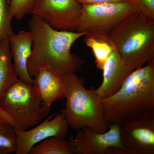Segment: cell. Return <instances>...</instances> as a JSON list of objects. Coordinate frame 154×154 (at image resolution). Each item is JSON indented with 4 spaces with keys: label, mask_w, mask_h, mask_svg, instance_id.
<instances>
[{
    "label": "cell",
    "mask_w": 154,
    "mask_h": 154,
    "mask_svg": "<svg viewBox=\"0 0 154 154\" xmlns=\"http://www.w3.org/2000/svg\"><path fill=\"white\" fill-rule=\"evenodd\" d=\"M102 106L109 125L154 118V59L134 70L115 94L102 98Z\"/></svg>",
    "instance_id": "6da1fadb"
},
{
    "label": "cell",
    "mask_w": 154,
    "mask_h": 154,
    "mask_svg": "<svg viewBox=\"0 0 154 154\" xmlns=\"http://www.w3.org/2000/svg\"><path fill=\"white\" fill-rule=\"evenodd\" d=\"M28 25L32 38L31 54L27 62L31 77L42 66L59 76L80 70L83 62L72 55L70 50L73 42L86 32L57 31L35 15H32Z\"/></svg>",
    "instance_id": "7a4b0ae2"
},
{
    "label": "cell",
    "mask_w": 154,
    "mask_h": 154,
    "mask_svg": "<svg viewBox=\"0 0 154 154\" xmlns=\"http://www.w3.org/2000/svg\"><path fill=\"white\" fill-rule=\"evenodd\" d=\"M123 61L134 70L154 59V20L136 11L107 35Z\"/></svg>",
    "instance_id": "3957f363"
},
{
    "label": "cell",
    "mask_w": 154,
    "mask_h": 154,
    "mask_svg": "<svg viewBox=\"0 0 154 154\" xmlns=\"http://www.w3.org/2000/svg\"><path fill=\"white\" fill-rule=\"evenodd\" d=\"M66 102L61 110L69 126L75 130L86 127L100 133L109 129L104 118L102 98L92 88L86 89L82 81L71 73L61 76Z\"/></svg>",
    "instance_id": "277c9868"
},
{
    "label": "cell",
    "mask_w": 154,
    "mask_h": 154,
    "mask_svg": "<svg viewBox=\"0 0 154 154\" xmlns=\"http://www.w3.org/2000/svg\"><path fill=\"white\" fill-rule=\"evenodd\" d=\"M33 86L18 79L7 90L0 107L11 117L14 128L22 130L34 126L49 113L50 107L43 105Z\"/></svg>",
    "instance_id": "5b68a950"
},
{
    "label": "cell",
    "mask_w": 154,
    "mask_h": 154,
    "mask_svg": "<svg viewBox=\"0 0 154 154\" xmlns=\"http://www.w3.org/2000/svg\"><path fill=\"white\" fill-rule=\"evenodd\" d=\"M83 10L89 29L96 35L108 34L130 15L137 11L133 1L120 3L84 5Z\"/></svg>",
    "instance_id": "8992f818"
},
{
    "label": "cell",
    "mask_w": 154,
    "mask_h": 154,
    "mask_svg": "<svg viewBox=\"0 0 154 154\" xmlns=\"http://www.w3.org/2000/svg\"><path fill=\"white\" fill-rule=\"evenodd\" d=\"M121 127L117 124H111L107 131L100 133L85 127L76 130L75 136L71 134L68 139L78 154H128L121 141Z\"/></svg>",
    "instance_id": "52a82bcc"
},
{
    "label": "cell",
    "mask_w": 154,
    "mask_h": 154,
    "mask_svg": "<svg viewBox=\"0 0 154 154\" xmlns=\"http://www.w3.org/2000/svg\"><path fill=\"white\" fill-rule=\"evenodd\" d=\"M69 127L60 113L50 115L41 123L30 130L14 128L17 140L16 154H29L33 146L50 137L65 138L68 135Z\"/></svg>",
    "instance_id": "ba28073f"
},
{
    "label": "cell",
    "mask_w": 154,
    "mask_h": 154,
    "mask_svg": "<svg viewBox=\"0 0 154 154\" xmlns=\"http://www.w3.org/2000/svg\"><path fill=\"white\" fill-rule=\"evenodd\" d=\"M121 139L128 154L154 153V118L128 123L121 126Z\"/></svg>",
    "instance_id": "9c48e42d"
},
{
    "label": "cell",
    "mask_w": 154,
    "mask_h": 154,
    "mask_svg": "<svg viewBox=\"0 0 154 154\" xmlns=\"http://www.w3.org/2000/svg\"><path fill=\"white\" fill-rule=\"evenodd\" d=\"M102 82L96 93L102 99L110 97L121 88L128 76L135 70L123 61L116 49L110 54L102 69Z\"/></svg>",
    "instance_id": "30bf717a"
},
{
    "label": "cell",
    "mask_w": 154,
    "mask_h": 154,
    "mask_svg": "<svg viewBox=\"0 0 154 154\" xmlns=\"http://www.w3.org/2000/svg\"><path fill=\"white\" fill-rule=\"evenodd\" d=\"M13 59V69L20 80L32 86L33 80L27 69L28 60L32 52V38L31 32L21 31L7 38Z\"/></svg>",
    "instance_id": "8fae6325"
},
{
    "label": "cell",
    "mask_w": 154,
    "mask_h": 154,
    "mask_svg": "<svg viewBox=\"0 0 154 154\" xmlns=\"http://www.w3.org/2000/svg\"><path fill=\"white\" fill-rule=\"evenodd\" d=\"M34 76L33 86L40 96L43 105L50 107L54 101L65 97L61 76L56 75L45 66L39 68Z\"/></svg>",
    "instance_id": "7c38bea8"
},
{
    "label": "cell",
    "mask_w": 154,
    "mask_h": 154,
    "mask_svg": "<svg viewBox=\"0 0 154 154\" xmlns=\"http://www.w3.org/2000/svg\"><path fill=\"white\" fill-rule=\"evenodd\" d=\"M80 7L76 0H36L31 14L49 24L51 23L57 12L76 10Z\"/></svg>",
    "instance_id": "4fadbf2b"
},
{
    "label": "cell",
    "mask_w": 154,
    "mask_h": 154,
    "mask_svg": "<svg viewBox=\"0 0 154 154\" xmlns=\"http://www.w3.org/2000/svg\"><path fill=\"white\" fill-rule=\"evenodd\" d=\"M12 55L7 38L0 43V103L9 88L18 79L13 68Z\"/></svg>",
    "instance_id": "5bb4252c"
},
{
    "label": "cell",
    "mask_w": 154,
    "mask_h": 154,
    "mask_svg": "<svg viewBox=\"0 0 154 154\" xmlns=\"http://www.w3.org/2000/svg\"><path fill=\"white\" fill-rule=\"evenodd\" d=\"M65 138L51 136L33 146L29 154H76L78 152L72 142Z\"/></svg>",
    "instance_id": "9a60e30c"
},
{
    "label": "cell",
    "mask_w": 154,
    "mask_h": 154,
    "mask_svg": "<svg viewBox=\"0 0 154 154\" xmlns=\"http://www.w3.org/2000/svg\"><path fill=\"white\" fill-rule=\"evenodd\" d=\"M86 44L92 50L97 68L102 70L111 52L116 49L108 36H91L86 40Z\"/></svg>",
    "instance_id": "2e32d148"
},
{
    "label": "cell",
    "mask_w": 154,
    "mask_h": 154,
    "mask_svg": "<svg viewBox=\"0 0 154 154\" xmlns=\"http://www.w3.org/2000/svg\"><path fill=\"white\" fill-rule=\"evenodd\" d=\"M17 140L13 126L0 118V154L15 152Z\"/></svg>",
    "instance_id": "e0dca14e"
},
{
    "label": "cell",
    "mask_w": 154,
    "mask_h": 154,
    "mask_svg": "<svg viewBox=\"0 0 154 154\" xmlns=\"http://www.w3.org/2000/svg\"><path fill=\"white\" fill-rule=\"evenodd\" d=\"M13 18L7 0H0V43L14 33L11 25Z\"/></svg>",
    "instance_id": "ac0fdd59"
},
{
    "label": "cell",
    "mask_w": 154,
    "mask_h": 154,
    "mask_svg": "<svg viewBox=\"0 0 154 154\" xmlns=\"http://www.w3.org/2000/svg\"><path fill=\"white\" fill-rule=\"evenodd\" d=\"M36 0H7L13 18L20 20L31 13Z\"/></svg>",
    "instance_id": "d6986e66"
},
{
    "label": "cell",
    "mask_w": 154,
    "mask_h": 154,
    "mask_svg": "<svg viewBox=\"0 0 154 154\" xmlns=\"http://www.w3.org/2000/svg\"><path fill=\"white\" fill-rule=\"evenodd\" d=\"M137 11L147 18L154 20V0H133Z\"/></svg>",
    "instance_id": "ffe728a7"
},
{
    "label": "cell",
    "mask_w": 154,
    "mask_h": 154,
    "mask_svg": "<svg viewBox=\"0 0 154 154\" xmlns=\"http://www.w3.org/2000/svg\"><path fill=\"white\" fill-rule=\"evenodd\" d=\"M78 2L83 3L84 5L87 4H99L106 3H120L131 1L133 0H76Z\"/></svg>",
    "instance_id": "44dd1931"
}]
</instances>
